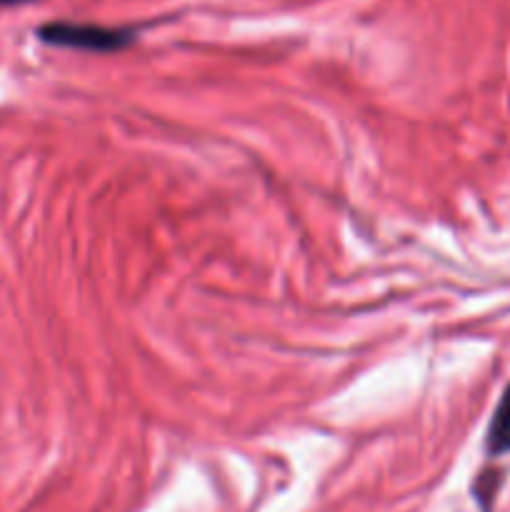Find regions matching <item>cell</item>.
Here are the masks:
<instances>
[{
  "label": "cell",
  "mask_w": 510,
  "mask_h": 512,
  "mask_svg": "<svg viewBox=\"0 0 510 512\" xmlns=\"http://www.w3.org/2000/svg\"><path fill=\"white\" fill-rule=\"evenodd\" d=\"M38 38L58 48L85 50V53H118L135 40V33L128 28H105L93 23H45L38 30Z\"/></svg>",
  "instance_id": "6da1fadb"
},
{
  "label": "cell",
  "mask_w": 510,
  "mask_h": 512,
  "mask_svg": "<svg viewBox=\"0 0 510 512\" xmlns=\"http://www.w3.org/2000/svg\"><path fill=\"white\" fill-rule=\"evenodd\" d=\"M488 450L493 455H503L510 450V385L495 408L488 430Z\"/></svg>",
  "instance_id": "7a4b0ae2"
},
{
  "label": "cell",
  "mask_w": 510,
  "mask_h": 512,
  "mask_svg": "<svg viewBox=\"0 0 510 512\" xmlns=\"http://www.w3.org/2000/svg\"><path fill=\"white\" fill-rule=\"evenodd\" d=\"M20 3H30V0H0V5H20Z\"/></svg>",
  "instance_id": "3957f363"
}]
</instances>
